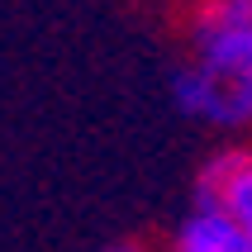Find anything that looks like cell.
Wrapping results in <instances>:
<instances>
[{
    "label": "cell",
    "mask_w": 252,
    "mask_h": 252,
    "mask_svg": "<svg viewBox=\"0 0 252 252\" xmlns=\"http://www.w3.org/2000/svg\"><path fill=\"white\" fill-rule=\"evenodd\" d=\"M167 252H252V238L219 210L195 205L167 238Z\"/></svg>",
    "instance_id": "3957f363"
},
{
    "label": "cell",
    "mask_w": 252,
    "mask_h": 252,
    "mask_svg": "<svg viewBox=\"0 0 252 252\" xmlns=\"http://www.w3.org/2000/svg\"><path fill=\"white\" fill-rule=\"evenodd\" d=\"M171 105L210 133H252V19L233 0H200L186 14V57L171 71Z\"/></svg>",
    "instance_id": "6da1fadb"
},
{
    "label": "cell",
    "mask_w": 252,
    "mask_h": 252,
    "mask_svg": "<svg viewBox=\"0 0 252 252\" xmlns=\"http://www.w3.org/2000/svg\"><path fill=\"white\" fill-rule=\"evenodd\" d=\"M233 5H238V10H243V14L252 19V0H233Z\"/></svg>",
    "instance_id": "5b68a950"
},
{
    "label": "cell",
    "mask_w": 252,
    "mask_h": 252,
    "mask_svg": "<svg viewBox=\"0 0 252 252\" xmlns=\"http://www.w3.org/2000/svg\"><path fill=\"white\" fill-rule=\"evenodd\" d=\"M100 252H153L143 238H114V243H105Z\"/></svg>",
    "instance_id": "277c9868"
},
{
    "label": "cell",
    "mask_w": 252,
    "mask_h": 252,
    "mask_svg": "<svg viewBox=\"0 0 252 252\" xmlns=\"http://www.w3.org/2000/svg\"><path fill=\"white\" fill-rule=\"evenodd\" d=\"M195 5H200V0H195Z\"/></svg>",
    "instance_id": "8992f818"
},
{
    "label": "cell",
    "mask_w": 252,
    "mask_h": 252,
    "mask_svg": "<svg viewBox=\"0 0 252 252\" xmlns=\"http://www.w3.org/2000/svg\"><path fill=\"white\" fill-rule=\"evenodd\" d=\"M195 205H210L252 238V143H224L195 176Z\"/></svg>",
    "instance_id": "7a4b0ae2"
}]
</instances>
